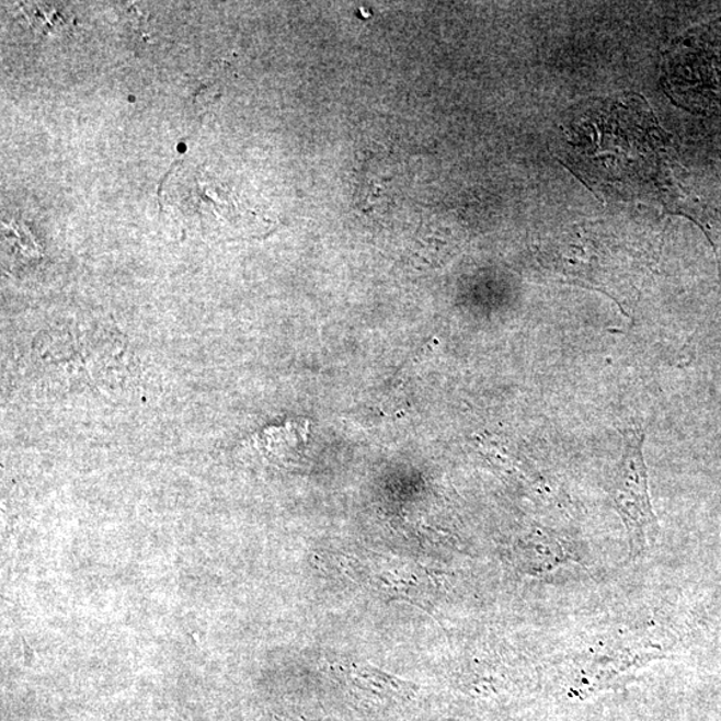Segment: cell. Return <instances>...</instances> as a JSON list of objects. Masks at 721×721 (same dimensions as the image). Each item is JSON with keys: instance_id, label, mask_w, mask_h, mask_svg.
Masks as SVG:
<instances>
[{"instance_id": "7a4b0ae2", "label": "cell", "mask_w": 721, "mask_h": 721, "mask_svg": "<svg viewBox=\"0 0 721 721\" xmlns=\"http://www.w3.org/2000/svg\"><path fill=\"white\" fill-rule=\"evenodd\" d=\"M528 562L531 570L537 573H549L558 570L566 562V552L562 548L558 537L542 534H536L528 540Z\"/></svg>"}, {"instance_id": "6da1fadb", "label": "cell", "mask_w": 721, "mask_h": 721, "mask_svg": "<svg viewBox=\"0 0 721 721\" xmlns=\"http://www.w3.org/2000/svg\"><path fill=\"white\" fill-rule=\"evenodd\" d=\"M625 438V455L614 481L613 500L627 529L629 551L637 559L656 540L659 523L648 491L643 433L629 431Z\"/></svg>"}]
</instances>
